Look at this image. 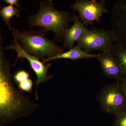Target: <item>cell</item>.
Segmentation results:
<instances>
[{"mask_svg":"<svg viewBox=\"0 0 126 126\" xmlns=\"http://www.w3.org/2000/svg\"><path fill=\"white\" fill-rule=\"evenodd\" d=\"M33 82L31 79L29 78L18 84V87L21 91L31 93L33 89Z\"/></svg>","mask_w":126,"mask_h":126,"instance_id":"obj_14","label":"cell"},{"mask_svg":"<svg viewBox=\"0 0 126 126\" xmlns=\"http://www.w3.org/2000/svg\"><path fill=\"white\" fill-rule=\"evenodd\" d=\"M11 33L25 51L41 61L64 52L63 47L46 37L43 29L20 31L12 27Z\"/></svg>","mask_w":126,"mask_h":126,"instance_id":"obj_3","label":"cell"},{"mask_svg":"<svg viewBox=\"0 0 126 126\" xmlns=\"http://www.w3.org/2000/svg\"><path fill=\"white\" fill-rule=\"evenodd\" d=\"M30 74L24 70H20L16 73L14 76V79L16 82L18 84L29 78Z\"/></svg>","mask_w":126,"mask_h":126,"instance_id":"obj_16","label":"cell"},{"mask_svg":"<svg viewBox=\"0 0 126 126\" xmlns=\"http://www.w3.org/2000/svg\"><path fill=\"white\" fill-rule=\"evenodd\" d=\"M97 98L101 108L106 113L115 116L126 110V95L120 82L104 87Z\"/></svg>","mask_w":126,"mask_h":126,"instance_id":"obj_5","label":"cell"},{"mask_svg":"<svg viewBox=\"0 0 126 126\" xmlns=\"http://www.w3.org/2000/svg\"><path fill=\"white\" fill-rule=\"evenodd\" d=\"M76 16L75 12L56 9L52 0H42L38 11L29 16L28 23L31 28L43 27L45 33L53 32L55 35V41L60 43L63 41L64 32L70 27V23L74 21Z\"/></svg>","mask_w":126,"mask_h":126,"instance_id":"obj_2","label":"cell"},{"mask_svg":"<svg viewBox=\"0 0 126 126\" xmlns=\"http://www.w3.org/2000/svg\"><path fill=\"white\" fill-rule=\"evenodd\" d=\"M115 41L116 39L111 30L103 28L90 30L86 27L77 41V45L88 53L97 50L103 53L111 51Z\"/></svg>","mask_w":126,"mask_h":126,"instance_id":"obj_4","label":"cell"},{"mask_svg":"<svg viewBox=\"0 0 126 126\" xmlns=\"http://www.w3.org/2000/svg\"><path fill=\"white\" fill-rule=\"evenodd\" d=\"M120 84L126 95V77H124L122 80L120 82Z\"/></svg>","mask_w":126,"mask_h":126,"instance_id":"obj_18","label":"cell"},{"mask_svg":"<svg viewBox=\"0 0 126 126\" xmlns=\"http://www.w3.org/2000/svg\"><path fill=\"white\" fill-rule=\"evenodd\" d=\"M6 50H14L17 54V58L15 64L18 59L23 58L26 59L29 63L31 68L36 74L37 79L35 81L36 86L35 98L36 99L38 98V90L39 85L41 83L47 82L54 77L53 75L48 74L49 69L52 64L48 63L45 65L42 61L36 57L31 55L25 51L20 45L14 39L10 45L5 48Z\"/></svg>","mask_w":126,"mask_h":126,"instance_id":"obj_6","label":"cell"},{"mask_svg":"<svg viewBox=\"0 0 126 126\" xmlns=\"http://www.w3.org/2000/svg\"><path fill=\"white\" fill-rule=\"evenodd\" d=\"M96 59L100 63L104 75L106 78L121 82L124 78L123 72L118 60L111 51L98 54Z\"/></svg>","mask_w":126,"mask_h":126,"instance_id":"obj_9","label":"cell"},{"mask_svg":"<svg viewBox=\"0 0 126 126\" xmlns=\"http://www.w3.org/2000/svg\"><path fill=\"white\" fill-rule=\"evenodd\" d=\"M11 64L6 58L0 33V126L33 114L39 104L25 96L12 82Z\"/></svg>","mask_w":126,"mask_h":126,"instance_id":"obj_1","label":"cell"},{"mask_svg":"<svg viewBox=\"0 0 126 126\" xmlns=\"http://www.w3.org/2000/svg\"><path fill=\"white\" fill-rule=\"evenodd\" d=\"M110 23L117 43L126 49V0H117L111 10Z\"/></svg>","mask_w":126,"mask_h":126,"instance_id":"obj_8","label":"cell"},{"mask_svg":"<svg viewBox=\"0 0 126 126\" xmlns=\"http://www.w3.org/2000/svg\"><path fill=\"white\" fill-rule=\"evenodd\" d=\"M113 126H126V110L115 115Z\"/></svg>","mask_w":126,"mask_h":126,"instance_id":"obj_15","label":"cell"},{"mask_svg":"<svg viewBox=\"0 0 126 126\" xmlns=\"http://www.w3.org/2000/svg\"><path fill=\"white\" fill-rule=\"evenodd\" d=\"M105 0L100 1L89 0H77L71 5L73 12H78L79 19L84 25H93L94 21L98 22L104 13H109L106 6Z\"/></svg>","mask_w":126,"mask_h":126,"instance_id":"obj_7","label":"cell"},{"mask_svg":"<svg viewBox=\"0 0 126 126\" xmlns=\"http://www.w3.org/2000/svg\"><path fill=\"white\" fill-rule=\"evenodd\" d=\"M86 28L79 20V17L75 16L73 25L64 32L63 39L64 47L69 49L73 48L75 43L81 37Z\"/></svg>","mask_w":126,"mask_h":126,"instance_id":"obj_10","label":"cell"},{"mask_svg":"<svg viewBox=\"0 0 126 126\" xmlns=\"http://www.w3.org/2000/svg\"><path fill=\"white\" fill-rule=\"evenodd\" d=\"M98 54H91L84 51L78 45L73 47L68 51L64 52L60 54L50 58H47L42 62L45 63L49 61L61 59H68L73 60H77L81 59H89L97 57Z\"/></svg>","mask_w":126,"mask_h":126,"instance_id":"obj_11","label":"cell"},{"mask_svg":"<svg viewBox=\"0 0 126 126\" xmlns=\"http://www.w3.org/2000/svg\"><path fill=\"white\" fill-rule=\"evenodd\" d=\"M3 1L5 2L6 4L15 6H16V8L18 9L21 6L20 4L19 3V1L18 0H4Z\"/></svg>","mask_w":126,"mask_h":126,"instance_id":"obj_17","label":"cell"},{"mask_svg":"<svg viewBox=\"0 0 126 126\" xmlns=\"http://www.w3.org/2000/svg\"><path fill=\"white\" fill-rule=\"evenodd\" d=\"M121 66L124 77H126V49L119 43L113 45L111 50Z\"/></svg>","mask_w":126,"mask_h":126,"instance_id":"obj_13","label":"cell"},{"mask_svg":"<svg viewBox=\"0 0 126 126\" xmlns=\"http://www.w3.org/2000/svg\"><path fill=\"white\" fill-rule=\"evenodd\" d=\"M22 9L16 8L12 5H9L1 8L0 10V16L2 20L5 23L9 30H11L12 27L10 19L12 17L16 16L19 17L20 16Z\"/></svg>","mask_w":126,"mask_h":126,"instance_id":"obj_12","label":"cell"}]
</instances>
